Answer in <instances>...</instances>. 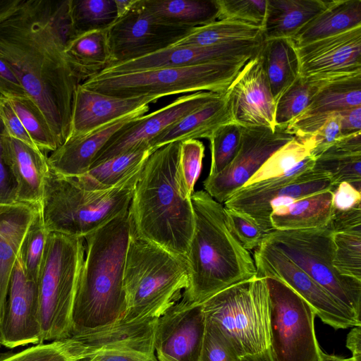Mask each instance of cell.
I'll return each instance as SVG.
<instances>
[{
  "mask_svg": "<svg viewBox=\"0 0 361 361\" xmlns=\"http://www.w3.org/2000/svg\"><path fill=\"white\" fill-rule=\"evenodd\" d=\"M70 0H23L0 23V56L48 126L59 147L67 140L73 95L82 82L65 47L73 37Z\"/></svg>",
  "mask_w": 361,
  "mask_h": 361,
  "instance_id": "1",
  "label": "cell"
},
{
  "mask_svg": "<svg viewBox=\"0 0 361 361\" xmlns=\"http://www.w3.org/2000/svg\"><path fill=\"white\" fill-rule=\"evenodd\" d=\"M181 142L166 144L147 159L128 208L139 237L186 258L195 226L189 194L179 170Z\"/></svg>",
  "mask_w": 361,
  "mask_h": 361,
  "instance_id": "2",
  "label": "cell"
},
{
  "mask_svg": "<svg viewBox=\"0 0 361 361\" xmlns=\"http://www.w3.org/2000/svg\"><path fill=\"white\" fill-rule=\"evenodd\" d=\"M131 228L128 209L84 238L85 258L73 302L71 336L123 317V271Z\"/></svg>",
  "mask_w": 361,
  "mask_h": 361,
  "instance_id": "3",
  "label": "cell"
},
{
  "mask_svg": "<svg viewBox=\"0 0 361 361\" xmlns=\"http://www.w3.org/2000/svg\"><path fill=\"white\" fill-rule=\"evenodd\" d=\"M191 200L195 226L186 255L188 283L183 295L200 304L255 277L256 267L250 252L231 231L224 207L204 190L194 192Z\"/></svg>",
  "mask_w": 361,
  "mask_h": 361,
  "instance_id": "4",
  "label": "cell"
},
{
  "mask_svg": "<svg viewBox=\"0 0 361 361\" xmlns=\"http://www.w3.org/2000/svg\"><path fill=\"white\" fill-rule=\"evenodd\" d=\"M188 283L185 257L139 237L131 228L123 271V320L158 318L180 300Z\"/></svg>",
  "mask_w": 361,
  "mask_h": 361,
  "instance_id": "5",
  "label": "cell"
},
{
  "mask_svg": "<svg viewBox=\"0 0 361 361\" xmlns=\"http://www.w3.org/2000/svg\"><path fill=\"white\" fill-rule=\"evenodd\" d=\"M140 173L120 186L95 191L49 169L41 200L47 231L85 238L129 208Z\"/></svg>",
  "mask_w": 361,
  "mask_h": 361,
  "instance_id": "6",
  "label": "cell"
},
{
  "mask_svg": "<svg viewBox=\"0 0 361 361\" xmlns=\"http://www.w3.org/2000/svg\"><path fill=\"white\" fill-rule=\"evenodd\" d=\"M248 61L155 68L122 74L98 73L81 85L103 94L123 98L149 96L159 99L200 91L224 93Z\"/></svg>",
  "mask_w": 361,
  "mask_h": 361,
  "instance_id": "7",
  "label": "cell"
},
{
  "mask_svg": "<svg viewBox=\"0 0 361 361\" xmlns=\"http://www.w3.org/2000/svg\"><path fill=\"white\" fill-rule=\"evenodd\" d=\"M85 252L83 238L48 233L37 279L43 342L71 336L72 310Z\"/></svg>",
  "mask_w": 361,
  "mask_h": 361,
  "instance_id": "8",
  "label": "cell"
},
{
  "mask_svg": "<svg viewBox=\"0 0 361 361\" xmlns=\"http://www.w3.org/2000/svg\"><path fill=\"white\" fill-rule=\"evenodd\" d=\"M206 319L229 341L240 357L270 346L269 298L265 278L234 284L202 302Z\"/></svg>",
  "mask_w": 361,
  "mask_h": 361,
  "instance_id": "9",
  "label": "cell"
},
{
  "mask_svg": "<svg viewBox=\"0 0 361 361\" xmlns=\"http://www.w3.org/2000/svg\"><path fill=\"white\" fill-rule=\"evenodd\" d=\"M333 231L324 228L279 231L266 241L292 260L339 302L361 316V281L341 275L333 266Z\"/></svg>",
  "mask_w": 361,
  "mask_h": 361,
  "instance_id": "10",
  "label": "cell"
},
{
  "mask_svg": "<svg viewBox=\"0 0 361 361\" xmlns=\"http://www.w3.org/2000/svg\"><path fill=\"white\" fill-rule=\"evenodd\" d=\"M269 298L270 346L274 361H319L313 307L283 282L265 278Z\"/></svg>",
  "mask_w": 361,
  "mask_h": 361,
  "instance_id": "11",
  "label": "cell"
},
{
  "mask_svg": "<svg viewBox=\"0 0 361 361\" xmlns=\"http://www.w3.org/2000/svg\"><path fill=\"white\" fill-rule=\"evenodd\" d=\"M254 262L257 278L279 280L300 296L315 311L316 316L335 329L361 326V319L329 293L319 286L305 271L279 250L262 240L255 249Z\"/></svg>",
  "mask_w": 361,
  "mask_h": 361,
  "instance_id": "12",
  "label": "cell"
},
{
  "mask_svg": "<svg viewBox=\"0 0 361 361\" xmlns=\"http://www.w3.org/2000/svg\"><path fill=\"white\" fill-rule=\"evenodd\" d=\"M192 29L157 20L145 11L140 0H136L107 30L111 58L109 66L137 59L173 46Z\"/></svg>",
  "mask_w": 361,
  "mask_h": 361,
  "instance_id": "13",
  "label": "cell"
},
{
  "mask_svg": "<svg viewBox=\"0 0 361 361\" xmlns=\"http://www.w3.org/2000/svg\"><path fill=\"white\" fill-rule=\"evenodd\" d=\"M297 178L296 173L290 170L281 176L243 186L224 202V207L245 214L266 234L273 231L269 204L274 199L288 197L298 200L336 188L327 174L314 169Z\"/></svg>",
  "mask_w": 361,
  "mask_h": 361,
  "instance_id": "14",
  "label": "cell"
},
{
  "mask_svg": "<svg viewBox=\"0 0 361 361\" xmlns=\"http://www.w3.org/2000/svg\"><path fill=\"white\" fill-rule=\"evenodd\" d=\"M286 128L243 127L241 145L235 157L221 173L204 180V191L224 203L247 183L274 152L294 137Z\"/></svg>",
  "mask_w": 361,
  "mask_h": 361,
  "instance_id": "15",
  "label": "cell"
},
{
  "mask_svg": "<svg viewBox=\"0 0 361 361\" xmlns=\"http://www.w3.org/2000/svg\"><path fill=\"white\" fill-rule=\"evenodd\" d=\"M206 330L202 303L179 300L157 319L154 348L159 361H200Z\"/></svg>",
  "mask_w": 361,
  "mask_h": 361,
  "instance_id": "16",
  "label": "cell"
},
{
  "mask_svg": "<svg viewBox=\"0 0 361 361\" xmlns=\"http://www.w3.org/2000/svg\"><path fill=\"white\" fill-rule=\"evenodd\" d=\"M261 49L245 64L224 97L232 122L243 127L275 130V102L264 70Z\"/></svg>",
  "mask_w": 361,
  "mask_h": 361,
  "instance_id": "17",
  "label": "cell"
},
{
  "mask_svg": "<svg viewBox=\"0 0 361 361\" xmlns=\"http://www.w3.org/2000/svg\"><path fill=\"white\" fill-rule=\"evenodd\" d=\"M224 93L200 91L178 97L166 106L145 114L116 133L94 158L91 168L150 141L183 117Z\"/></svg>",
  "mask_w": 361,
  "mask_h": 361,
  "instance_id": "18",
  "label": "cell"
},
{
  "mask_svg": "<svg viewBox=\"0 0 361 361\" xmlns=\"http://www.w3.org/2000/svg\"><path fill=\"white\" fill-rule=\"evenodd\" d=\"M0 342L8 348L44 343L37 281L27 277L20 254L9 283Z\"/></svg>",
  "mask_w": 361,
  "mask_h": 361,
  "instance_id": "19",
  "label": "cell"
},
{
  "mask_svg": "<svg viewBox=\"0 0 361 361\" xmlns=\"http://www.w3.org/2000/svg\"><path fill=\"white\" fill-rule=\"evenodd\" d=\"M263 42L262 39L211 46H171L137 59L109 66L99 73L122 74L155 68L248 61L259 51Z\"/></svg>",
  "mask_w": 361,
  "mask_h": 361,
  "instance_id": "20",
  "label": "cell"
},
{
  "mask_svg": "<svg viewBox=\"0 0 361 361\" xmlns=\"http://www.w3.org/2000/svg\"><path fill=\"white\" fill-rule=\"evenodd\" d=\"M157 317L111 324L66 338L73 361H81L106 351L131 350L156 356L154 331Z\"/></svg>",
  "mask_w": 361,
  "mask_h": 361,
  "instance_id": "21",
  "label": "cell"
},
{
  "mask_svg": "<svg viewBox=\"0 0 361 361\" xmlns=\"http://www.w3.org/2000/svg\"><path fill=\"white\" fill-rule=\"evenodd\" d=\"M296 48L301 77L361 73V26Z\"/></svg>",
  "mask_w": 361,
  "mask_h": 361,
  "instance_id": "22",
  "label": "cell"
},
{
  "mask_svg": "<svg viewBox=\"0 0 361 361\" xmlns=\"http://www.w3.org/2000/svg\"><path fill=\"white\" fill-rule=\"evenodd\" d=\"M361 106V73L324 77L307 109L286 127L295 137L316 132L332 115Z\"/></svg>",
  "mask_w": 361,
  "mask_h": 361,
  "instance_id": "23",
  "label": "cell"
},
{
  "mask_svg": "<svg viewBox=\"0 0 361 361\" xmlns=\"http://www.w3.org/2000/svg\"><path fill=\"white\" fill-rule=\"evenodd\" d=\"M158 99L149 96L114 97L87 89L80 83L73 95L67 140L86 135Z\"/></svg>",
  "mask_w": 361,
  "mask_h": 361,
  "instance_id": "24",
  "label": "cell"
},
{
  "mask_svg": "<svg viewBox=\"0 0 361 361\" xmlns=\"http://www.w3.org/2000/svg\"><path fill=\"white\" fill-rule=\"evenodd\" d=\"M146 105L137 111L116 120L86 135L67 140L47 157L49 169L66 177L76 178L91 167L97 153L118 131L149 111Z\"/></svg>",
  "mask_w": 361,
  "mask_h": 361,
  "instance_id": "25",
  "label": "cell"
},
{
  "mask_svg": "<svg viewBox=\"0 0 361 361\" xmlns=\"http://www.w3.org/2000/svg\"><path fill=\"white\" fill-rule=\"evenodd\" d=\"M0 152L16 184V202L41 204L46 176L49 171L47 157L0 133Z\"/></svg>",
  "mask_w": 361,
  "mask_h": 361,
  "instance_id": "26",
  "label": "cell"
},
{
  "mask_svg": "<svg viewBox=\"0 0 361 361\" xmlns=\"http://www.w3.org/2000/svg\"><path fill=\"white\" fill-rule=\"evenodd\" d=\"M41 204H0V326L3 322L12 272L27 232Z\"/></svg>",
  "mask_w": 361,
  "mask_h": 361,
  "instance_id": "27",
  "label": "cell"
},
{
  "mask_svg": "<svg viewBox=\"0 0 361 361\" xmlns=\"http://www.w3.org/2000/svg\"><path fill=\"white\" fill-rule=\"evenodd\" d=\"M230 122L224 94L167 127L150 141L149 147L153 152L171 142L209 139L217 128Z\"/></svg>",
  "mask_w": 361,
  "mask_h": 361,
  "instance_id": "28",
  "label": "cell"
},
{
  "mask_svg": "<svg viewBox=\"0 0 361 361\" xmlns=\"http://www.w3.org/2000/svg\"><path fill=\"white\" fill-rule=\"evenodd\" d=\"M332 190L319 192L299 199L288 206L271 209L270 222L273 230L290 231L326 227L334 210Z\"/></svg>",
  "mask_w": 361,
  "mask_h": 361,
  "instance_id": "29",
  "label": "cell"
},
{
  "mask_svg": "<svg viewBox=\"0 0 361 361\" xmlns=\"http://www.w3.org/2000/svg\"><path fill=\"white\" fill-rule=\"evenodd\" d=\"M264 41L293 38L326 6L323 0H267Z\"/></svg>",
  "mask_w": 361,
  "mask_h": 361,
  "instance_id": "30",
  "label": "cell"
},
{
  "mask_svg": "<svg viewBox=\"0 0 361 361\" xmlns=\"http://www.w3.org/2000/svg\"><path fill=\"white\" fill-rule=\"evenodd\" d=\"M152 152L147 145L138 146L90 169L75 178L82 187L90 190L120 186L140 172Z\"/></svg>",
  "mask_w": 361,
  "mask_h": 361,
  "instance_id": "31",
  "label": "cell"
},
{
  "mask_svg": "<svg viewBox=\"0 0 361 361\" xmlns=\"http://www.w3.org/2000/svg\"><path fill=\"white\" fill-rule=\"evenodd\" d=\"M361 26V0L327 1L292 39L296 47Z\"/></svg>",
  "mask_w": 361,
  "mask_h": 361,
  "instance_id": "32",
  "label": "cell"
},
{
  "mask_svg": "<svg viewBox=\"0 0 361 361\" xmlns=\"http://www.w3.org/2000/svg\"><path fill=\"white\" fill-rule=\"evenodd\" d=\"M145 11L164 24L195 28L218 18L216 0H140Z\"/></svg>",
  "mask_w": 361,
  "mask_h": 361,
  "instance_id": "33",
  "label": "cell"
},
{
  "mask_svg": "<svg viewBox=\"0 0 361 361\" xmlns=\"http://www.w3.org/2000/svg\"><path fill=\"white\" fill-rule=\"evenodd\" d=\"M107 30L80 34L67 42L64 50L66 59L81 82L99 73L110 64Z\"/></svg>",
  "mask_w": 361,
  "mask_h": 361,
  "instance_id": "34",
  "label": "cell"
},
{
  "mask_svg": "<svg viewBox=\"0 0 361 361\" xmlns=\"http://www.w3.org/2000/svg\"><path fill=\"white\" fill-rule=\"evenodd\" d=\"M264 70L274 102L300 76L297 48L291 38L264 41L261 49Z\"/></svg>",
  "mask_w": 361,
  "mask_h": 361,
  "instance_id": "35",
  "label": "cell"
},
{
  "mask_svg": "<svg viewBox=\"0 0 361 361\" xmlns=\"http://www.w3.org/2000/svg\"><path fill=\"white\" fill-rule=\"evenodd\" d=\"M262 39V28L260 27L236 20H216L193 28L173 46H211Z\"/></svg>",
  "mask_w": 361,
  "mask_h": 361,
  "instance_id": "36",
  "label": "cell"
},
{
  "mask_svg": "<svg viewBox=\"0 0 361 361\" xmlns=\"http://www.w3.org/2000/svg\"><path fill=\"white\" fill-rule=\"evenodd\" d=\"M69 9L73 37L108 30L118 18L115 0H70Z\"/></svg>",
  "mask_w": 361,
  "mask_h": 361,
  "instance_id": "37",
  "label": "cell"
},
{
  "mask_svg": "<svg viewBox=\"0 0 361 361\" xmlns=\"http://www.w3.org/2000/svg\"><path fill=\"white\" fill-rule=\"evenodd\" d=\"M323 78L299 76L275 102L274 123L276 128H286L308 106Z\"/></svg>",
  "mask_w": 361,
  "mask_h": 361,
  "instance_id": "38",
  "label": "cell"
},
{
  "mask_svg": "<svg viewBox=\"0 0 361 361\" xmlns=\"http://www.w3.org/2000/svg\"><path fill=\"white\" fill-rule=\"evenodd\" d=\"M314 147L307 137H295L274 152L244 185L283 175L311 155Z\"/></svg>",
  "mask_w": 361,
  "mask_h": 361,
  "instance_id": "39",
  "label": "cell"
},
{
  "mask_svg": "<svg viewBox=\"0 0 361 361\" xmlns=\"http://www.w3.org/2000/svg\"><path fill=\"white\" fill-rule=\"evenodd\" d=\"M333 266L342 276L361 281V228L333 232Z\"/></svg>",
  "mask_w": 361,
  "mask_h": 361,
  "instance_id": "40",
  "label": "cell"
},
{
  "mask_svg": "<svg viewBox=\"0 0 361 361\" xmlns=\"http://www.w3.org/2000/svg\"><path fill=\"white\" fill-rule=\"evenodd\" d=\"M243 126L230 122L217 128L208 139L211 165L207 177L221 173L234 159L241 145Z\"/></svg>",
  "mask_w": 361,
  "mask_h": 361,
  "instance_id": "41",
  "label": "cell"
},
{
  "mask_svg": "<svg viewBox=\"0 0 361 361\" xmlns=\"http://www.w3.org/2000/svg\"><path fill=\"white\" fill-rule=\"evenodd\" d=\"M313 169L327 174L335 188L348 182L361 191V154L324 152L315 159Z\"/></svg>",
  "mask_w": 361,
  "mask_h": 361,
  "instance_id": "42",
  "label": "cell"
},
{
  "mask_svg": "<svg viewBox=\"0 0 361 361\" xmlns=\"http://www.w3.org/2000/svg\"><path fill=\"white\" fill-rule=\"evenodd\" d=\"M7 100L40 151L51 152L59 147L46 122L28 97L11 98Z\"/></svg>",
  "mask_w": 361,
  "mask_h": 361,
  "instance_id": "43",
  "label": "cell"
},
{
  "mask_svg": "<svg viewBox=\"0 0 361 361\" xmlns=\"http://www.w3.org/2000/svg\"><path fill=\"white\" fill-rule=\"evenodd\" d=\"M48 233L40 209L30 226L20 250L25 274L34 281H37Z\"/></svg>",
  "mask_w": 361,
  "mask_h": 361,
  "instance_id": "44",
  "label": "cell"
},
{
  "mask_svg": "<svg viewBox=\"0 0 361 361\" xmlns=\"http://www.w3.org/2000/svg\"><path fill=\"white\" fill-rule=\"evenodd\" d=\"M217 20H236L260 27L265 22L267 0H216Z\"/></svg>",
  "mask_w": 361,
  "mask_h": 361,
  "instance_id": "45",
  "label": "cell"
},
{
  "mask_svg": "<svg viewBox=\"0 0 361 361\" xmlns=\"http://www.w3.org/2000/svg\"><path fill=\"white\" fill-rule=\"evenodd\" d=\"M0 361H73L66 338L34 345L17 353L0 355Z\"/></svg>",
  "mask_w": 361,
  "mask_h": 361,
  "instance_id": "46",
  "label": "cell"
},
{
  "mask_svg": "<svg viewBox=\"0 0 361 361\" xmlns=\"http://www.w3.org/2000/svg\"><path fill=\"white\" fill-rule=\"evenodd\" d=\"M204 157V146L198 140H188L180 142L179 156L180 173L190 195L201 172Z\"/></svg>",
  "mask_w": 361,
  "mask_h": 361,
  "instance_id": "47",
  "label": "cell"
},
{
  "mask_svg": "<svg viewBox=\"0 0 361 361\" xmlns=\"http://www.w3.org/2000/svg\"><path fill=\"white\" fill-rule=\"evenodd\" d=\"M228 224L240 244L247 250L256 249L265 233L257 224L245 214L224 207Z\"/></svg>",
  "mask_w": 361,
  "mask_h": 361,
  "instance_id": "48",
  "label": "cell"
},
{
  "mask_svg": "<svg viewBox=\"0 0 361 361\" xmlns=\"http://www.w3.org/2000/svg\"><path fill=\"white\" fill-rule=\"evenodd\" d=\"M200 361H240V357L229 341L207 319Z\"/></svg>",
  "mask_w": 361,
  "mask_h": 361,
  "instance_id": "49",
  "label": "cell"
},
{
  "mask_svg": "<svg viewBox=\"0 0 361 361\" xmlns=\"http://www.w3.org/2000/svg\"><path fill=\"white\" fill-rule=\"evenodd\" d=\"M342 137L341 132L340 117L338 114L332 115L313 134L307 137L314 149L311 155L315 159Z\"/></svg>",
  "mask_w": 361,
  "mask_h": 361,
  "instance_id": "50",
  "label": "cell"
},
{
  "mask_svg": "<svg viewBox=\"0 0 361 361\" xmlns=\"http://www.w3.org/2000/svg\"><path fill=\"white\" fill-rule=\"evenodd\" d=\"M0 121L3 126L2 130L8 135L33 149L39 150L10 106L7 99L1 96H0Z\"/></svg>",
  "mask_w": 361,
  "mask_h": 361,
  "instance_id": "51",
  "label": "cell"
},
{
  "mask_svg": "<svg viewBox=\"0 0 361 361\" xmlns=\"http://www.w3.org/2000/svg\"><path fill=\"white\" fill-rule=\"evenodd\" d=\"M361 204V191L348 182L339 183L333 191L334 212H343Z\"/></svg>",
  "mask_w": 361,
  "mask_h": 361,
  "instance_id": "52",
  "label": "cell"
},
{
  "mask_svg": "<svg viewBox=\"0 0 361 361\" xmlns=\"http://www.w3.org/2000/svg\"><path fill=\"white\" fill-rule=\"evenodd\" d=\"M0 96L7 99L27 97L24 88L14 73L1 56Z\"/></svg>",
  "mask_w": 361,
  "mask_h": 361,
  "instance_id": "53",
  "label": "cell"
},
{
  "mask_svg": "<svg viewBox=\"0 0 361 361\" xmlns=\"http://www.w3.org/2000/svg\"><path fill=\"white\" fill-rule=\"evenodd\" d=\"M329 225L333 232L361 228V204L346 211L334 212Z\"/></svg>",
  "mask_w": 361,
  "mask_h": 361,
  "instance_id": "54",
  "label": "cell"
},
{
  "mask_svg": "<svg viewBox=\"0 0 361 361\" xmlns=\"http://www.w3.org/2000/svg\"><path fill=\"white\" fill-rule=\"evenodd\" d=\"M16 202V184L0 152V204H10Z\"/></svg>",
  "mask_w": 361,
  "mask_h": 361,
  "instance_id": "55",
  "label": "cell"
},
{
  "mask_svg": "<svg viewBox=\"0 0 361 361\" xmlns=\"http://www.w3.org/2000/svg\"><path fill=\"white\" fill-rule=\"evenodd\" d=\"M88 359L92 361H159L156 356L131 350L106 351Z\"/></svg>",
  "mask_w": 361,
  "mask_h": 361,
  "instance_id": "56",
  "label": "cell"
},
{
  "mask_svg": "<svg viewBox=\"0 0 361 361\" xmlns=\"http://www.w3.org/2000/svg\"><path fill=\"white\" fill-rule=\"evenodd\" d=\"M338 115L342 136L361 132V106L346 109Z\"/></svg>",
  "mask_w": 361,
  "mask_h": 361,
  "instance_id": "57",
  "label": "cell"
},
{
  "mask_svg": "<svg viewBox=\"0 0 361 361\" xmlns=\"http://www.w3.org/2000/svg\"><path fill=\"white\" fill-rule=\"evenodd\" d=\"M346 347L355 361H361V326H355L347 336Z\"/></svg>",
  "mask_w": 361,
  "mask_h": 361,
  "instance_id": "58",
  "label": "cell"
},
{
  "mask_svg": "<svg viewBox=\"0 0 361 361\" xmlns=\"http://www.w3.org/2000/svg\"><path fill=\"white\" fill-rule=\"evenodd\" d=\"M22 2L23 0H0V23L16 12Z\"/></svg>",
  "mask_w": 361,
  "mask_h": 361,
  "instance_id": "59",
  "label": "cell"
},
{
  "mask_svg": "<svg viewBox=\"0 0 361 361\" xmlns=\"http://www.w3.org/2000/svg\"><path fill=\"white\" fill-rule=\"evenodd\" d=\"M240 361H274L270 348L255 354L240 357Z\"/></svg>",
  "mask_w": 361,
  "mask_h": 361,
  "instance_id": "60",
  "label": "cell"
},
{
  "mask_svg": "<svg viewBox=\"0 0 361 361\" xmlns=\"http://www.w3.org/2000/svg\"><path fill=\"white\" fill-rule=\"evenodd\" d=\"M136 0H115L118 18L127 13L133 6Z\"/></svg>",
  "mask_w": 361,
  "mask_h": 361,
  "instance_id": "61",
  "label": "cell"
},
{
  "mask_svg": "<svg viewBox=\"0 0 361 361\" xmlns=\"http://www.w3.org/2000/svg\"><path fill=\"white\" fill-rule=\"evenodd\" d=\"M319 361H355L352 357L350 358H343L334 355H329L324 353L322 350L320 353V357Z\"/></svg>",
  "mask_w": 361,
  "mask_h": 361,
  "instance_id": "62",
  "label": "cell"
},
{
  "mask_svg": "<svg viewBox=\"0 0 361 361\" xmlns=\"http://www.w3.org/2000/svg\"><path fill=\"white\" fill-rule=\"evenodd\" d=\"M81 361H92V360H90V359H85V360H81Z\"/></svg>",
  "mask_w": 361,
  "mask_h": 361,
  "instance_id": "63",
  "label": "cell"
},
{
  "mask_svg": "<svg viewBox=\"0 0 361 361\" xmlns=\"http://www.w3.org/2000/svg\"><path fill=\"white\" fill-rule=\"evenodd\" d=\"M1 347V342H0V348Z\"/></svg>",
  "mask_w": 361,
  "mask_h": 361,
  "instance_id": "64",
  "label": "cell"
}]
</instances>
